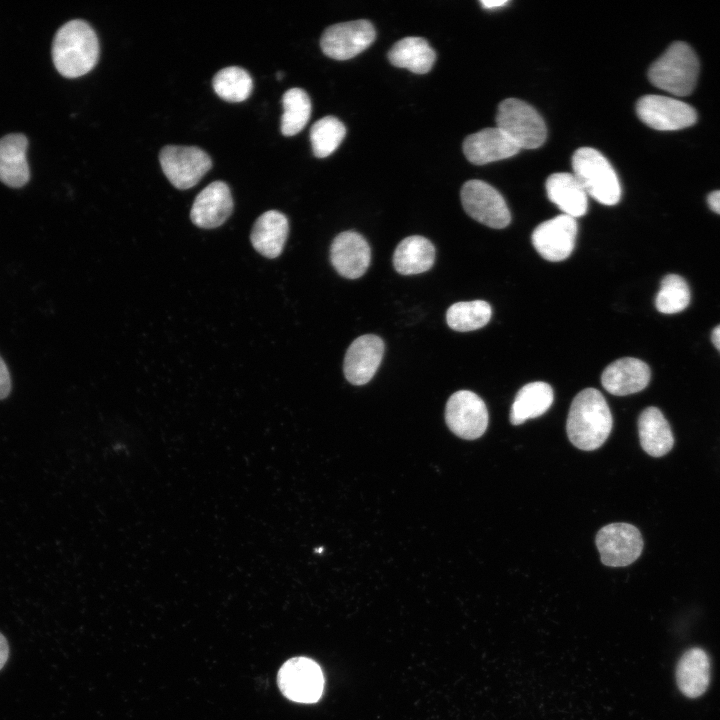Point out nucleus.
<instances>
[{
    "instance_id": "obj_1",
    "label": "nucleus",
    "mask_w": 720,
    "mask_h": 720,
    "mask_svg": "<svg viewBox=\"0 0 720 720\" xmlns=\"http://www.w3.org/2000/svg\"><path fill=\"white\" fill-rule=\"evenodd\" d=\"M613 425L612 414L595 388L580 391L573 399L567 417L566 431L570 442L584 451H592L608 438Z\"/></svg>"
},
{
    "instance_id": "obj_2",
    "label": "nucleus",
    "mask_w": 720,
    "mask_h": 720,
    "mask_svg": "<svg viewBox=\"0 0 720 720\" xmlns=\"http://www.w3.org/2000/svg\"><path fill=\"white\" fill-rule=\"evenodd\" d=\"M98 58V38L86 21L71 20L58 29L52 43V59L62 76L85 75L95 67Z\"/></svg>"
},
{
    "instance_id": "obj_3",
    "label": "nucleus",
    "mask_w": 720,
    "mask_h": 720,
    "mask_svg": "<svg viewBox=\"0 0 720 720\" xmlns=\"http://www.w3.org/2000/svg\"><path fill=\"white\" fill-rule=\"evenodd\" d=\"M699 61L685 42H675L649 68L650 82L676 96L689 95L696 84Z\"/></svg>"
},
{
    "instance_id": "obj_4",
    "label": "nucleus",
    "mask_w": 720,
    "mask_h": 720,
    "mask_svg": "<svg viewBox=\"0 0 720 720\" xmlns=\"http://www.w3.org/2000/svg\"><path fill=\"white\" fill-rule=\"evenodd\" d=\"M573 174L587 195L612 206L621 198V186L610 162L596 149L581 147L572 156Z\"/></svg>"
},
{
    "instance_id": "obj_5",
    "label": "nucleus",
    "mask_w": 720,
    "mask_h": 720,
    "mask_svg": "<svg viewBox=\"0 0 720 720\" xmlns=\"http://www.w3.org/2000/svg\"><path fill=\"white\" fill-rule=\"evenodd\" d=\"M496 124L520 149L538 148L546 140L543 118L531 105L516 98L499 104Z\"/></svg>"
},
{
    "instance_id": "obj_6",
    "label": "nucleus",
    "mask_w": 720,
    "mask_h": 720,
    "mask_svg": "<svg viewBox=\"0 0 720 720\" xmlns=\"http://www.w3.org/2000/svg\"><path fill=\"white\" fill-rule=\"evenodd\" d=\"M159 161L167 179L181 190L195 186L212 166L210 156L196 146L167 145Z\"/></svg>"
},
{
    "instance_id": "obj_7",
    "label": "nucleus",
    "mask_w": 720,
    "mask_h": 720,
    "mask_svg": "<svg viewBox=\"0 0 720 720\" xmlns=\"http://www.w3.org/2000/svg\"><path fill=\"white\" fill-rule=\"evenodd\" d=\"M277 681L283 695L299 703L317 702L324 687L320 666L307 657H294L286 661L278 672Z\"/></svg>"
},
{
    "instance_id": "obj_8",
    "label": "nucleus",
    "mask_w": 720,
    "mask_h": 720,
    "mask_svg": "<svg viewBox=\"0 0 720 720\" xmlns=\"http://www.w3.org/2000/svg\"><path fill=\"white\" fill-rule=\"evenodd\" d=\"M465 212L474 220L494 229L506 227L511 214L502 195L481 180L467 181L461 189Z\"/></svg>"
},
{
    "instance_id": "obj_9",
    "label": "nucleus",
    "mask_w": 720,
    "mask_h": 720,
    "mask_svg": "<svg viewBox=\"0 0 720 720\" xmlns=\"http://www.w3.org/2000/svg\"><path fill=\"white\" fill-rule=\"evenodd\" d=\"M445 420L455 435L466 440H474L481 437L487 429L488 410L476 393L460 390L448 399Z\"/></svg>"
},
{
    "instance_id": "obj_10",
    "label": "nucleus",
    "mask_w": 720,
    "mask_h": 720,
    "mask_svg": "<svg viewBox=\"0 0 720 720\" xmlns=\"http://www.w3.org/2000/svg\"><path fill=\"white\" fill-rule=\"evenodd\" d=\"M595 543L601 562L610 567L632 564L643 549L640 531L628 523H612L602 527L596 535Z\"/></svg>"
},
{
    "instance_id": "obj_11",
    "label": "nucleus",
    "mask_w": 720,
    "mask_h": 720,
    "mask_svg": "<svg viewBox=\"0 0 720 720\" xmlns=\"http://www.w3.org/2000/svg\"><path fill=\"white\" fill-rule=\"evenodd\" d=\"M636 113L643 123L660 131L683 129L697 121V113L692 106L662 95L641 97L636 103Z\"/></svg>"
},
{
    "instance_id": "obj_12",
    "label": "nucleus",
    "mask_w": 720,
    "mask_h": 720,
    "mask_svg": "<svg viewBox=\"0 0 720 720\" xmlns=\"http://www.w3.org/2000/svg\"><path fill=\"white\" fill-rule=\"evenodd\" d=\"M375 36V29L368 20L348 21L329 26L321 37L320 45L326 56L347 60L368 48Z\"/></svg>"
},
{
    "instance_id": "obj_13",
    "label": "nucleus",
    "mask_w": 720,
    "mask_h": 720,
    "mask_svg": "<svg viewBox=\"0 0 720 720\" xmlns=\"http://www.w3.org/2000/svg\"><path fill=\"white\" fill-rule=\"evenodd\" d=\"M577 230L576 219L561 214L534 229L532 244L542 258L551 262L563 261L574 249Z\"/></svg>"
},
{
    "instance_id": "obj_14",
    "label": "nucleus",
    "mask_w": 720,
    "mask_h": 720,
    "mask_svg": "<svg viewBox=\"0 0 720 720\" xmlns=\"http://www.w3.org/2000/svg\"><path fill=\"white\" fill-rule=\"evenodd\" d=\"M384 349V342L379 336L366 334L356 338L344 357L346 379L354 385L368 383L381 364Z\"/></svg>"
},
{
    "instance_id": "obj_15",
    "label": "nucleus",
    "mask_w": 720,
    "mask_h": 720,
    "mask_svg": "<svg viewBox=\"0 0 720 720\" xmlns=\"http://www.w3.org/2000/svg\"><path fill=\"white\" fill-rule=\"evenodd\" d=\"M370 260V246L356 231L341 232L330 246V261L334 269L347 279L361 277L368 269Z\"/></svg>"
},
{
    "instance_id": "obj_16",
    "label": "nucleus",
    "mask_w": 720,
    "mask_h": 720,
    "mask_svg": "<svg viewBox=\"0 0 720 720\" xmlns=\"http://www.w3.org/2000/svg\"><path fill=\"white\" fill-rule=\"evenodd\" d=\"M233 211L230 188L223 181H214L196 196L190 211L191 221L203 229L222 225Z\"/></svg>"
},
{
    "instance_id": "obj_17",
    "label": "nucleus",
    "mask_w": 720,
    "mask_h": 720,
    "mask_svg": "<svg viewBox=\"0 0 720 720\" xmlns=\"http://www.w3.org/2000/svg\"><path fill=\"white\" fill-rule=\"evenodd\" d=\"M649 366L637 358L624 357L609 364L603 371L601 383L604 389L616 396L637 393L650 381Z\"/></svg>"
},
{
    "instance_id": "obj_18",
    "label": "nucleus",
    "mask_w": 720,
    "mask_h": 720,
    "mask_svg": "<svg viewBox=\"0 0 720 720\" xmlns=\"http://www.w3.org/2000/svg\"><path fill=\"white\" fill-rule=\"evenodd\" d=\"M520 148L499 128L489 127L469 135L463 143L466 158L475 165L514 156Z\"/></svg>"
},
{
    "instance_id": "obj_19",
    "label": "nucleus",
    "mask_w": 720,
    "mask_h": 720,
    "mask_svg": "<svg viewBox=\"0 0 720 720\" xmlns=\"http://www.w3.org/2000/svg\"><path fill=\"white\" fill-rule=\"evenodd\" d=\"M289 232L286 216L277 211L269 210L255 221L250 240L254 249L267 258L278 257L284 248Z\"/></svg>"
},
{
    "instance_id": "obj_20",
    "label": "nucleus",
    "mask_w": 720,
    "mask_h": 720,
    "mask_svg": "<svg viewBox=\"0 0 720 720\" xmlns=\"http://www.w3.org/2000/svg\"><path fill=\"white\" fill-rule=\"evenodd\" d=\"M27 146L23 134H8L0 139V181L5 185L20 188L29 181Z\"/></svg>"
},
{
    "instance_id": "obj_21",
    "label": "nucleus",
    "mask_w": 720,
    "mask_h": 720,
    "mask_svg": "<svg viewBox=\"0 0 720 720\" xmlns=\"http://www.w3.org/2000/svg\"><path fill=\"white\" fill-rule=\"evenodd\" d=\"M545 187L549 200L561 209L563 214L576 219L587 212V193L574 174H551Z\"/></svg>"
},
{
    "instance_id": "obj_22",
    "label": "nucleus",
    "mask_w": 720,
    "mask_h": 720,
    "mask_svg": "<svg viewBox=\"0 0 720 720\" xmlns=\"http://www.w3.org/2000/svg\"><path fill=\"white\" fill-rule=\"evenodd\" d=\"M638 434L643 450L653 457L667 454L674 445L671 427L656 407H648L638 418Z\"/></svg>"
},
{
    "instance_id": "obj_23",
    "label": "nucleus",
    "mask_w": 720,
    "mask_h": 720,
    "mask_svg": "<svg viewBox=\"0 0 720 720\" xmlns=\"http://www.w3.org/2000/svg\"><path fill=\"white\" fill-rule=\"evenodd\" d=\"M710 680V661L700 648H692L680 658L676 669V681L680 691L689 698L701 696Z\"/></svg>"
},
{
    "instance_id": "obj_24",
    "label": "nucleus",
    "mask_w": 720,
    "mask_h": 720,
    "mask_svg": "<svg viewBox=\"0 0 720 720\" xmlns=\"http://www.w3.org/2000/svg\"><path fill=\"white\" fill-rule=\"evenodd\" d=\"M435 260L434 245L425 237L413 235L404 238L393 254V265L401 275H414L429 270Z\"/></svg>"
},
{
    "instance_id": "obj_25",
    "label": "nucleus",
    "mask_w": 720,
    "mask_h": 720,
    "mask_svg": "<svg viewBox=\"0 0 720 720\" xmlns=\"http://www.w3.org/2000/svg\"><path fill=\"white\" fill-rule=\"evenodd\" d=\"M553 397L552 387L548 383L536 381L524 385L511 406L510 422L519 425L543 415L552 405Z\"/></svg>"
},
{
    "instance_id": "obj_26",
    "label": "nucleus",
    "mask_w": 720,
    "mask_h": 720,
    "mask_svg": "<svg viewBox=\"0 0 720 720\" xmlns=\"http://www.w3.org/2000/svg\"><path fill=\"white\" fill-rule=\"evenodd\" d=\"M392 65L413 73H427L436 60V53L426 39L406 37L396 42L388 52Z\"/></svg>"
},
{
    "instance_id": "obj_27",
    "label": "nucleus",
    "mask_w": 720,
    "mask_h": 720,
    "mask_svg": "<svg viewBox=\"0 0 720 720\" xmlns=\"http://www.w3.org/2000/svg\"><path fill=\"white\" fill-rule=\"evenodd\" d=\"M492 310L483 300L463 301L452 304L446 312L448 326L458 332H468L485 326Z\"/></svg>"
},
{
    "instance_id": "obj_28",
    "label": "nucleus",
    "mask_w": 720,
    "mask_h": 720,
    "mask_svg": "<svg viewBox=\"0 0 720 720\" xmlns=\"http://www.w3.org/2000/svg\"><path fill=\"white\" fill-rule=\"evenodd\" d=\"M212 85L220 98L233 103L246 100L253 89L250 74L238 66H229L219 70L213 77Z\"/></svg>"
},
{
    "instance_id": "obj_29",
    "label": "nucleus",
    "mask_w": 720,
    "mask_h": 720,
    "mask_svg": "<svg viewBox=\"0 0 720 720\" xmlns=\"http://www.w3.org/2000/svg\"><path fill=\"white\" fill-rule=\"evenodd\" d=\"M282 105L281 132L284 136H293L307 124L311 115V100L303 89L291 88L283 94Z\"/></svg>"
},
{
    "instance_id": "obj_30",
    "label": "nucleus",
    "mask_w": 720,
    "mask_h": 720,
    "mask_svg": "<svg viewBox=\"0 0 720 720\" xmlns=\"http://www.w3.org/2000/svg\"><path fill=\"white\" fill-rule=\"evenodd\" d=\"M346 134L344 124L333 116H326L314 123L310 130L313 153L318 158L332 154Z\"/></svg>"
},
{
    "instance_id": "obj_31",
    "label": "nucleus",
    "mask_w": 720,
    "mask_h": 720,
    "mask_svg": "<svg viewBox=\"0 0 720 720\" xmlns=\"http://www.w3.org/2000/svg\"><path fill=\"white\" fill-rule=\"evenodd\" d=\"M690 302V289L683 277L666 275L656 295L655 305L659 312L674 314L683 311Z\"/></svg>"
},
{
    "instance_id": "obj_32",
    "label": "nucleus",
    "mask_w": 720,
    "mask_h": 720,
    "mask_svg": "<svg viewBox=\"0 0 720 720\" xmlns=\"http://www.w3.org/2000/svg\"><path fill=\"white\" fill-rule=\"evenodd\" d=\"M12 391L10 371L4 359L0 356V400L6 399Z\"/></svg>"
},
{
    "instance_id": "obj_33",
    "label": "nucleus",
    "mask_w": 720,
    "mask_h": 720,
    "mask_svg": "<svg viewBox=\"0 0 720 720\" xmlns=\"http://www.w3.org/2000/svg\"><path fill=\"white\" fill-rule=\"evenodd\" d=\"M9 658V644L6 637L0 632V670L5 666Z\"/></svg>"
},
{
    "instance_id": "obj_34",
    "label": "nucleus",
    "mask_w": 720,
    "mask_h": 720,
    "mask_svg": "<svg viewBox=\"0 0 720 720\" xmlns=\"http://www.w3.org/2000/svg\"><path fill=\"white\" fill-rule=\"evenodd\" d=\"M707 202L712 211L720 214V190L711 192L708 195Z\"/></svg>"
},
{
    "instance_id": "obj_35",
    "label": "nucleus",
    "mask_w": 720,
    "mask_h": 720,
    "mask_svg": "<svg viewBox=\"0 0 720 720\" xmlns=\"http://www.w3.org/2000/svg\"><path fill=\"white\" fill-rule=\"evenodd\" d=\"M508 2V0H482L480 4L486 9H494L505 6Z\"/></svg>"
},
{
    "instance_id": "obj_36",
    "label": "nucleus",
    "mask_w": 720,
    "mask_h": 720,
    "mask_svg": "<svg viewBox=\"0 0 720 720\" xmlns=\"http://www.w3.org/2000/svg\"><path fill=\"white\" fill-rule=\"evenodd\" d=\"M711 340L717 350L720 352V325L716 326L711 334Z\"/></svg>"
},
{
    "instance_id": "obj_37",
    "label": "nucleus",
    "mask_w": 720,
    "mask_h": 720,
    "mask_svg": "<svg viewBox=\"0 0 720 720\" xmlns=\"http://www.w3.org/2000/svg\"><path fill=\"white\" fill-rule=\"evenodd\" d=\"M282 77H283V73H282V72H278V73H277V78H278V79H282Z\"/></svg>"
},
{
    "instance_id": "obj_38",
    "label": "nucleus",
    "mask_w": 720,
    "mask_h": 720,
    "mask_svg": "<svg viewBox=\"0 0 720 720\" xmlns=\"http://www.w3.org/2000/svg\"><path fill=\"white\" fill-rule=\"evenodd\" d=\"M322 550H323L322 548H318V549H317V552H318V553H321Z\"/></svg>"
}]
</instances>
